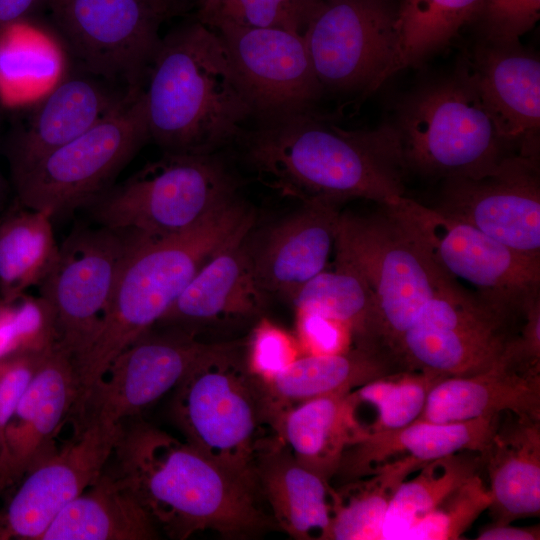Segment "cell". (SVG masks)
<instances>
[{
	"instance_id": "cell-27",
	"label": "cell",
	"mask_w": 540,
	"mask_h": 540,
	"mask_svg": "<svg viewBox=\"0 0 540 540\" xmlns=\"http://www.w3.org/2000/svg\"><path fill=\"white\" fill-rule=\"evenodd\" d=\"M255 481L280 528L294 539L325 540L330 519V486L299 464L275 437L259 454Z\"/></svg>"
},
{
	"instance_id": "cell-1",
	"label": "cell",
	"mask_w": 540,
	"mask_h": 540,
	"mask_svg": "<svg viewBox=\"0 0 540 540\" xmlns=\"http://www.w3.org/2000/svg\"><path fill=\"white\" fill-rule=\"evenodd\" d=\"M238 139L259 180L303 204L367 199L386 205L404 196L408 171L390 121L347 130L309 112L261 122Z\"/></svg>"
},
{
	"instance_id": "cell-12",
	"label": "cell",
	"mask_w": 540,
	"mask_h": 540,
	"mask_svg": "<svg viewBox=\"0 0 540 540\" xmlns=\"http://www.w3.org/2000/svg\"><path fill=\"white\" fill-rule=\"evenodd\" d=\"M50 7L68 52L88 74L128 93L143 89L168 17L161 7L147 0H56Z\"/></svg>"
},
{
	"instance_id": "cell-6",
	"label": "cell",
	"mask_w": 540,
	"mask_h": 540,
	"mask_svg": "<svg viewBox=\"0 0 540 540\" xmlns=\"http://www.w3.org/2000/svg\"><path fill=\"white\" fill-rule=\"evenodd\" d=\"M393 125L407 171L477 178L511 154L466 69L427 81L397 104Z\"/></svg>"
},
{
	"instance_id": "cell-46",
	"label": "cell",
	"mask_w": 540,
	"mask_h": 540,
	"mask_svg": "<svg viewBox=\"0 0 540 540\" xmlns=\"http://www.w3.org/2000/svg\"><path fill=\"white\" fill-rule=\"evenodd\" d=\"M508 524L493 523L477 535L478 540H538L539 527H515Z\"/></svg>"
},
{
	"instance_id": "cell-25",
	"label": "cell",
	"mask_w": 540,
	"mask_h": 540,
	"mask_svg": "<svg viewBox=\"0 0 540 540\" xmlns=\"http://www.w3.org/2000/svg\"><path fill=\"white\" fill-rule=\"evenodd\" d=\"M481 452L490 480L494 523L539 515L540 419L506 412Z\"/></svg>"
},
{
	"instance_id": "cell-8",
	"label": "cell",
	"mask_w": 540,
	"mask_h": 540,
	"mask_svg": "<svg viewBox=\"0 0 540 540\" xmlns=\"http://www.w3.org/2000/svg\"><path fill=\"white\" fill-rule=\"evenodd\" d=\"M237 182L214 154L164 152L88 208L97 225L159 237L184 231L236 196Z\"/></svg>"
},
{
	"instance_id": "cell-5",
	"label": "cell",
	"mask_w": 540,
	"mask_h": 540,
	"mask_svg": "<svg viewBox=\"0 0 540 540\" xmlns=\"http://www.w3.org/2000/svg\"><path fill=\"white\" fill-rule=\"evenodd\" d=\"M241 345L214 343L175 388L171 408L187 442L257 486V458L276 435L265 433V424L272 426L269 406L240 357Z\"/></svg>"
},
{
	"instance_id": "cell-11",
	"label": "cell",
	"mask_w": 540,
	"mask_h": 540,
	"mask_svg": "<svg viewBox=\"0 0 540 540\" xmlns=\"http://www.w3.org/2000/svg\"><path fill=\"white\" fill-rule=\"evenodd\" d=\"M519 322L449 279L405 332L398 364L404 371L434 372L445 377L480 374L502 361L520 331Z\"/></svg>"
},
{
	"instance_id": "cell-4",
	"label": "cell",
	"mask_w": 540,
	"mask_h": 540,
	"mask_svg": "<svg viewBox=\"0 0 540 540\" xmlns=\"http://www.w3.org/2000/svg\"><path fill=\"white\" fill-rule=\"evenodd\" d=\"M145 82L150 140L164 152L214 154L253 116L222 38L197 19L161 38Z\"/></svg>"
},
{
	"instance_id": "cell-24",
	"label": "cell",
	"mask_w": 540,
	"mask_h": 540,
	"mask_svg": "<svg viewBox=\"0 0 540 540\" xmlns=\"http://www.w3.org/2000/svg\"><path fill=\"white\" fill-rule=\"evenodd\" d=\"M501 414L452 423L413 422L363 436L347 446L335 476L344 483L371 475L403 458L428 462L463 450L482 452Z\"/></svg>"
},
{
	"instance_id": "cell-48",
	"label": "cell",
	"mask_w": 540,
	"mask_h": 540,
	"mask_svg": "<svg viewBox=\"0 0 540 540\" xmlns=\"http://www.w3.org/2000/svg\"><path fill=\"white\" fill-rule=\"evenodd\" d=\"M149 2H152L156 4L157 6L161 7L167 16H170L169 14V0H147Z\"/></svg>"
},
{
	"instance_id": "cell-35",
	"label": "cell",
	"mask_w": 540,
	"mask_h": 540,
	"mask_svg": "<svg viewBox=\"0 0 540 540\" xmlns=\"http://www.w3.org/2000/svg\"><path fill=\"white\" fill-rule=\"evenodd\" d=\"M484 466L480 451L463 450L426 462L419 473L403 481L386 513L382 540L401 539L419 519Z\"/></svg>"
},
{
	"instance_id": "cell-44",
	"label": "cell",
	"mask_w": 540,
	"mask_h": 540,
	"mask_svg": "<svg viewBox=\"0 0 540 540\" xmlns=\"http://www.w3.org/2000/svg\"><path fill=\"white\" fill-rule=\"evenodd\" d=\"M295 337L302 355H330L346 352L353 338L344 323L321 314L297 309Z\"/></svg>"
},
{
	"instance_id": "cell-19",
	"label": "cell",
	"mask_w": 540,
	"mask_h": 540,
	"mask_svg": "<svg viewBox=\"0 0 540 540\" xmlns=\"http://www.w3.org/2000/svg\"><path fill=\"white\" fill-rule=\"evenodd\" d=\"M77 394L73 357L55 343L5 428L0 483L21 479L57 451L56 435L72 416Z\"/></svg>"
},
{
	"instance_id": "cell-29",
	"label": "cell",
	"mask_w": 540,
	"mask_h": 540,
	"mask_svg": "<svg viewBox=\"0 0 540 540\" xmlns=\"http://www.w3.org/2000/svg\"><path fill=\"white\" fill-rule=\"evenodd\" d=\"M403 371L384 355L357 346L330 355H302L262 385L272 417L309 399L347 394L373 380Z\"/></svg>"
},
{
	"instance_id": "cell-26",
	"label": "cell",
	"mask_w": 540,
	"mask_h": 540,
	"mask_svg": "<svg viewBox=\"0 0 540 540\" xmlns=\"http://www.w3.org/2000/svg\"><path fill=\"white\" fill-rule=\"evenodd\" d=\"M503 412L540 419V374L501 361L480 374L443 378L414 422H461Z\"/></svg>"
},
{
	"instance_id": "cell-18",
	"label": "cell",
	"mask_w": 540,
	"mask_h": 540,
	"mask_svg": "<svg viewBox=\"0 0 540 540\" xmlns=\"http://www.w3.org/2000/svg\"><path fill=\"white\" fill-rule=\"evenodd\" d=\"M120 425L86 421L73 439L29 470L8 504L0 538L40 540L54 518L103 473Z\"/></svg>"
},
{
	"instance_id": "cell-49",
	"label": "cell",
	"mask_w": 540,
	"mask_h": 540,
	"mask_svg": "<svg viewBox=\"0 0 540 540\" xmlns=\"http://www.w3.org/2000/svg\"><path fill=\"white\" fill-rule=\"evenodd\" d=\"M55 1H56V0H54V2H55Z\"/></svg>"
},
{
	"instance_id": "cell-45",
	"label": "cell",
	"mask_w": 540,
	"mask_h": 540,
	"mask_svg": "<svg viewBox=\"0 0 540 540\" xmlns=\"http://www.w3.org/2000/svg\"><path fill=\"white\" fill-rule=\"evenodd\" d=\"M54 0H0V31L26 21L42 3L51 5Z\"/></svg>"
},
{
	"instance_id": "cell-43",
	"label": "cell",
	"mask_w": 540,
	"mask_h": 540,
	"mask_svg": "<svg viewBox=\"0 0 540 540\" xmlns=\"http://www.w3.org/2000/svg\"><path fill=\"white\" fill-rule=\"evenodd\" d=\"M51 348L0 357V478L4 461L5 428L20 397Z\"/></svg>"
},
{
	"instance_id": "cell-31",
	"label": "cell",
	"mask_w": 540,
	"mask_h": 540,
	"mask_svg": "<svg viewBox=\"0 0 540 540\" xmlns=\"http://www.w3.org/2000/svg\"><path fill=\"white\" fill-rule=\"evenodd\" d=\"M68 55L61 38L27 20L1 30V101L9 105L38 101L69 73Z\"/></svg>"
},
{
	"instance_id": "cell-34",
	"label": "cell",
	"mask_w": 540,
	"mask_h": 540,
	"mask_svg": "<svg viewBox=\"0 0 540 540\" xmlns=\"http://www.w3.org/2000/svg\"><path fill=\"white\" fill-rule=\"evenodd\" d=\"M426 462L403 458L375 473L330 488L331 519L325 540H382L384 519L398 487Z\"/></svg>"
},
{
	"instance_id": "cell-32",
	"label": "cell",
	"mask_w": 540,
	"mask_h": 540,
	"mask_svg": "<svg viewBox=\"0 0 540 540\" xmlns=\"http://www.w3.org/2000/svg\"><path fill=\"white\" fill-rule=\"evenodd\" d=\"M483 0H402L396 9L395 43L375 92L396 73L417 66L447 47L475 20Z\"/></svg>"
},
{
	"instance_id": "cell-30",
	"label": "cell",
	"mask_w": 540,
	"mask_h": 540,
	"mask_svg": "<svg viewBox=\"0 0 540 540\" xmlns=\"http://www.w3.org/2000/svg\"><path fill=\"white\" fill-rule=\"evenodd\" d=\"M347 394L306 400L272 416L276 437L296 461L329 482L353 436Z\"/></svg>"
},
{
	"instance_id": "cell-20",
	"label": "cell",
	"mask_w": 540,
	"mask_h": 540,
	"mask_svg": "<svg viewBox=\"0 0 540 540\" xmlns=\"http://www.w3.org/2000/svg\"><path fill=\"white\" fill-rule=\"evenodd\" d=\"M96 78L68 73L33 103L28 120L5 144L12 181L47 154L84 134L134 94L115 92Z\"/></svg>"
},
{
	"instance_id": "cell-2",
	"label": "cell",
	"mask_w": 540,
	"mask_h": 540,
	"mask_svg": "<svg viewBox=\"0 0 540 540\" xmlns=\"http://www.w3.org/2000/svg\"><path fill=\"white\" fill-rule=\"evenodd\" d=\"M107 467L172 539L208 530L247 538L271 526L255 484L138 417L121 423Z\"/></svg>"
},
{
	"instance_id": "cell-28",
	"label": "cell",
	"mask_w": 540,
	"mask_h": 540,
	"mask_svg": "<svg viewBox=\"0 0 540 540\" xmlns=\"http://www.w3.org/2000/svg\"><path fill=\"white\" fill-rule=\"evenodd\" d=\"M159 529L107 466L49 524L40 540H153Z\"/></svg>"
},
{
	"instance_id": "cell-14",
	"label": "cell",
	"mask_w": 540,
	"mask_h": 540,
	"mask_svg": "<svg viewBox=\"0 0 540 540\" xmlns=\"http://www.w3.org/2000/svg\"><path fill=\"white\" fill-rule=\"evenodd\" d=\"M393 0H323L304 39L323 89L371 93L395 43Z\"/></svg>"
},
{
	"instance_id": "cell-9",
	"label": "cell",
	"mask_w": 540,
	"mask_h": 540,
	"mask_svg": "<svg viewBox=\"0 0 540 540\" xmlns=\"http://www.w3.org/2000/svg\"><path fill=\"white\" fill-rule=\"evenodd\" d=\"M384 206L444 275L469 284L492 309L522 321L528 306L540 299V260L411 198L402 196Z\"/></svg>"
},
{
	"instance_id": "cell-7",
	"label": "cell",
	"mask_w": 540,
	"mask_h": 540,
	"mask_svg": "<svg viewBox=\"0 0 540 540\" xmlns=\"http://www.w3.org/2000/svg\"><path fill=\"white\" fill-rule=\"evenodd\" d=\"M374 214L340 213L335 263L356 272L373 300L367 348L398 364L401 340L448 278L384 205ZM401 369V367L399 366Z\"/></svg>"
},
{
	"instance_id": "cell-41",
	"label": "cell",
	"mask_w": 540,
	"mask_h": 540,
	"mask_svg": "<svg viewBox=\"0 0 540 540\" xmlns=\"http://www.w3.org/2000/svg\"><path fill=\"white\" fill-rule=\"evenodd\" d=\"M302 356L294 334L262 318L246 343V366L262 385L272 382Z\"/></svg>"
},
{
	"instance_id": "cell-3",
	"label": "cell",
	"mask_w": 540,
	"mask_h": 540,
	"mask_svg": "<svg viewBox=\"0 0 540 540\" xmlns=\"http://www.w3.org/2000/svg\"><path fill=\"white\" fill-rule=\"evenodd\" d=\"M253 225L252 210L235 196L184 231L159 237L137 234L93 339L73 359L75 409L112 361L160 320L199 269Z\"/></svg>"
},
{
	"instance_id": "cell-10",
	"label": "cell",
	"mask_w": 540,
	"mask_h": 540,
	"mask_svg": "<svg viewBox=\"0 0 540 540\" xmlns=\"http://www.w3.org/2000/svg\"><path fill=\"white\" fill-rule=\"evenodd\" d=\"M150 140L143 89L12 181L16 201L52 218L87 207Z\"/></svg>"
},
{
	"instance_id": "cell-36",
	"label": "cell",
	"mask_w": 540,
	"mask_h": 540,
	"mask_svg": "<svg viewBox=\"0 0 540 540\" xmlns=\"http://www.w3.org/2000/svg\"><path fill=\"white\" fill-rule=\"evenodd\" d=\"M295 309L312 311L347 325L356 345L367 348L373 300L363 279L353 270L335 263L333 271L319 273L292 297Z\"/></svg>"
},
{
	"instance_id": "cell-37",
	"label": "cell",
	"mask_w": 540,
	"mask_h": 540,
	"mask_svg": "<svg viewBox=\"0 0 540 540\" xmlns=\"http://www.w3.org/2000/svg\"><path fill=\"white\" fill-rule=\"evenodd\" d=\"M443 378L446 377L434 372L400 371L349 392L350 403L374 411L373 419L352 442L413 423L422 413L430 390Z\"/></svg>"
},
{
	"instance_id": "cell-22",
	"label": "cell",
	"mask_w": 540,
	"mask_h": 540,
	"mask_svg": "<svg viewBox=\"0 0 540 540\" xmlns=\"http://www.w3.org/2000/svg\"><path fill=\"white\" fill-rule=\"evenodd\" d=\"M340 205L303 204V208L266 231L250 245L253 271L267 294L291 297L323 272L335 245Z\"/></svg>"
},
{
	"instance_id": "cell-13",
	"label": "cell",
	"mask_w": 540,
	"mask_h": 540,
	"mask_svg": "<svg viewBox=\"0 0 540 540\" xmlns=\"http://www.w3.org/2000/svg\"><path fill=\"white\" fill-rule=\"evenodd\" d=\"M137 234L100 225L74 228L40 283V296L53 312L56 344L73 359L93 339Z\"/></svg>"
},
{
	"instance_id": "cell-38",
	"label": "cell",
	"mask_w": 540,
	"mask_h": 540,
	"mask_svg": "<svg viewBox=\"0 0 540 540\" xmlns=\"http://www.w3.org/2000/svg\"><path fill=\"white\" fill-rule=\"evenodd\" d=\"M323 0H205L196 19L222 27L281 29L304 36Z\"/></svg>"
},
{
	"instance_id": "cell-23",
	"label": "cell",
	"mask_w": 540,
	"mask_h": 540,
	"mask_svg": "<svg viewBox=\"0 0 540 540\" xmlns=\"http://www.w3.org/2000/svg\"><path fill=\"white\" fill-rule=\"evenodd\" d=\"M248 236L211 257L155 325L195 333L199 326L257 315L266 293L253 271Z\"/></svg>"
},
{
	"instance_id": "cell-21",
	"label": "cell",
	"mask_w": 540,
	"mask_h": 540,
	"mask_svg": "<svg viewBox=\"0 0 540 540\" xmlns=\"http://www.w3.org/2000/svg\"><path fill=\"white\" fill-rule=\"evenodd\" d=\"M499 134L521 155L538 156L540 60L521 46L478 43L467 70Z\"/></svg>"
},
{
	"instance_id": "cell-33",
	"label": "cell",
	"mask_w": 540,
	"mask_h": 540,
	"mask_svg": "<svg viewBox=\"0 0 540 540\" xmlns=\"http://www.w3.org/2000/svg\"><path fill=\"white\" fill-rule=\"evenodd\" d=\"M52 219L47 212L17 202L0 222L2 302L13 301L31 286H39L52 269L59 251Z\"/></svg>"
},
{
	"instance_id": "cell-16",
	"label": "cell",
	"mask_w": 540,
	"mask_h": 540,
	"mask_svg": "<svg viewBox=\"0 0 540 540\" xmlns=\"http://www.w3.org/2000/svg\"><path fill=\"white\" fill-rule=\"evenodd\" d=\"M434 208L522 255L540 260L538 156L515 153L484 176L445 179L440 202Z\"/></svg>"
},
{
	"instance_id": "cell-42",
	"label": "cell",
	"mask_w": 540,
	"mask_h": 540,
	"mask_svg": "<svg viewBox=\"0 0 540 540\" xmlns=\"http://www.w3.org/2000/svg\"><path fill=\"white\" fill-rule=\"evenodd\" d=\"M540 17V0H483L477 17L481 41L511 45L531 30Z\"/></svg>"
},
{
	"instance_id": "cell-17",
	"label": "cell",
	"mask_w": 540,
	"mask_h": 540,
	"mask_svg": "<svg viewBox=\"0 0 540 540\" xmlns=\"http://www.w3.org/2000/svg\"><path fill=\"white\" fill-rule=\"evenodd\" d=\"M233 69L261 122L313 112L323 87L303 36L281 29L222 27Z\"/></svg>"
},
{
	"instance_id": "cell-39",
	"label": "cell",
	"mask_w": 540,
	"mask_h": 540,
	"mask_svg": "<svg viewBox=\"0 0 540 540\" xmlns=\"http://www.w3.org/2000/svg\"><path fill=\"white\" fill-rule=\"evenodd\" d=\"M491 503V492L477 474L461 484L432 511L415 522L401 539H459L482 512L489 509Z\"/></svg>"
},
{
	"instance_id": "cell-15",
	"label": "cell",
	"mask_w": 540,
	"mask_h": 540,
	"mask_svg": "<svg viewBox=\"0 0 540 540\" xmlns=\"http://www.w3.org/2000/svg\"><path fill=\"white\" fill-rule=\"evenodd\" d=\"M159 327L147 330L112 361L74 415L77 427L89 420L120 424L138 417L175 389L214 344L199 341L190 331Z\"/></svg>"
},
{
	"instance_id": "cell-47",
	"label": "cell",
	"mask_w": 540,
	"mask_h": 540,
	"mask_svg": "<svg viewBox=\"0 0 540 540\" xmlns=\"http://www.w3.org/2000/svg\"><path fill=\"white\" fill-rule=\"evenodd\" d=\"M204 1L205 0H169V10L171 15H173L193 7L197 9Z\"/></svg>"
},
{
	"instance_id": "cell-40",
	"label": "cell",
	"mask_w": 540,
	"mask_h": 540,
	"mask_svg": "<svg viewBox=\"0 0 540 540\" xmlns=\"http://www.w3.org/2000/svg\"><path fill=\"white\" fill-rule=\"evenodd\" d=\"M55 343L53 312L43 297L23 294L10 302L0 301V357L47 350Z\"/></svg>"
}]
</instances>
